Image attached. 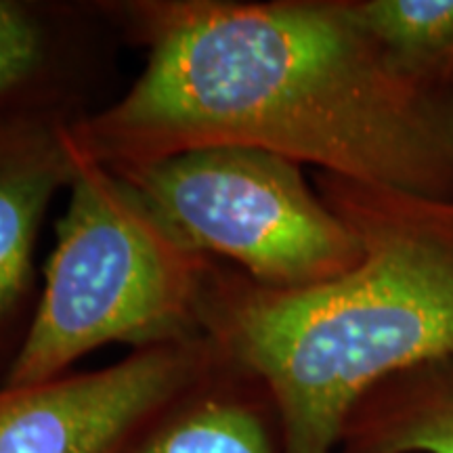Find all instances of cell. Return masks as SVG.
<instances>
[{
	"mask_svg": "<svg viewBox=\"0 0 453 453\" xmlns=\"http://www.w3.org/2000/svg\"><path fill=\"white\" fill-rule=\"evenodd\" d=\"M145 44L120 99L73 118L105 166L250 147L317 173L453 196V88L407 72L349 0L116 4Z\"/></svg>",
	"mask_w": 453,
	"mask_h": 453,
	"instance_id": "6da1fadb",
	"label": "cell"
},
{
	"mask_svg": "<svg viewBox=\"0 0 453 453\" xmlns=\"http://www.w3.org/2000/svg\"><path fill=\"white\" fill-rule=\"evenodd\" d=\"M313 183L361 246L347 273L273 290L212 258L200 294L202 334L267 388L283 453H338L372 388L453 359V196L327 173Z\"/></svg>",
	"mask_w": 453,
	"mask_h": 453,
	"instance_id": "7a4b0ae2",
	"label": "cell"
},
{
	"mask_svg": "<svg viewBox=\"0 0 453 453\" xmlns=\"http://www.w3.org/2000/svg\"><path fill=\"white\" fill-rule=\"evenodd\" d=\"M67 191L44 290L4 388L65 376L111 342L137 350L203 336L200 294L212 258L170 234L105 164L78 156Z\"/></svg>",
	"mask_w": 453,
	"mask_h": 453,
	"instance_id": "3957f363",
	"label": "cell"
},
{
	"mask_svg": "<svg viewBox=\"0 0 453 453\" xmlns=\"http://www.w3.org/2000/svg\"><path fill=\"white\" fill-rule=\"evenodd\" d=\"M187 248L273 290L336 280L361 257L303 166L250 147H203L107 166Z\"/></svg>",
	"mask_w": 453,
	"mask_h": 453,
	"instance_id": "277c9868",
	"label": "cell"
},
{
	"mask_svg": "<svg viewBox=\"0 0 453 453\" xmlns=\"http://www.w3.org/2000/svg\"><path fill=\"white\" fill-rule=\"evenodd\" d=\"M219 359L200 336L137 349L95 372L0 387V453H118Z\"/></svg>",
	"mask_w": 453,
	"mask_h": 453,
	"instance_id": "5b68a950",
	"label": "cell"
},
{
	"mask_svg": "<svg viewBox=\"0 0 453 453\" xmlns=\"http://www.w3.org/2000/svg\"><path fill=\"white\" fill-rule=\"evenodd\" d=\"M72 122L47 101L0 113V350L32 290L44 214L76 170Z\"/></svg>",
	"mask_w": 453,
	"mask_h": 453,
	"instance_id": "8992f818",
	"label": "cell"
},
{
	"mask_svg": "<svg viewBox=\"0 0 453 453\" xmlns=\"http://www.w3.org/2000/svg\"><path fill=\"white\" fill-rule=\"evenodd\" d=\"M118 453H283L281 424L263 382L220 357Z\"/></svg>",
	"mask_w": 453,
	"mask_h": 453,
	"instance_id": "52a82bcc",
	"label": "cell"
},
{
	"mask_svg": "<svg viewBox=\"0 0 453 453\" xmlns=\"http://www.w3.org/2000/svg\"><path fill=\"white\" fill-rule=\"evenodd\" d=\"M338 453H453V359L372 388L350 411Z\"/></svg>",
	"mask_w": 453,
	"mask_h": 453,
	"instance_id": "ba28073f",
	"label": "cell"
},
{
	"mask_svg": "<svg viewBox=\"0 0 453 453\" xmlns=\"http://www.w3.org/2000/svg\"><path fill=\"white\" fill-rule=\"evenodd\" d=\"M349 4L407 72L453 88V0H349Z\"/></svg>",
	"mask_w": 453,
	"mask_h": 453,
	"instance_id": "9c48e42d",
	"label": "cell"
},
{
	"mask_svg": "<svg viewBox=\"0 0 453 453\" xmlns=\"http://www.w3.org/2000/svg\"><path fill=\"white\" fill-rule=\"evenodd\" d=\"M50 53L53 41L41 11L0 0V113L42 104L38 87Z\"/></svg>",
	"mask_w": 453,
	"mask_h": 453,
	"instance_id": "30bf717a",
	"label": "cell"
}]
</instances>
